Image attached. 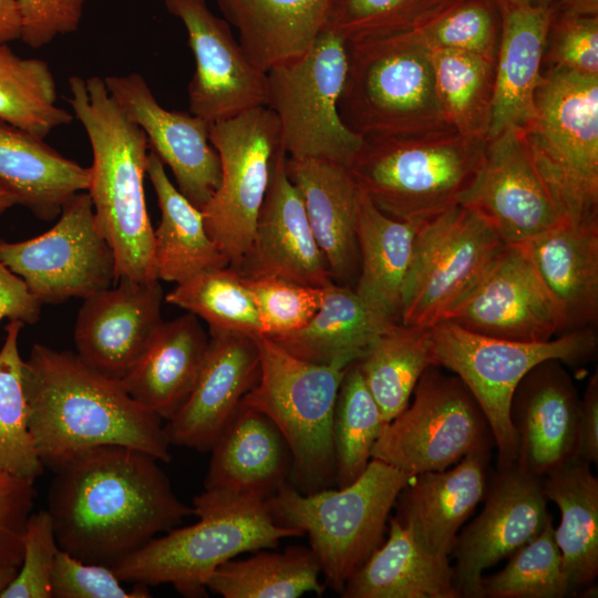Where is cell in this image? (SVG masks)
Here are the masks:
<instances>
[{"instance_id":"1","label":"cell","mask_w":598,"mask_h":598,"mask_svg":"<svg viewBox=\"0 0 598 598\" xmlns=\"http://www.w3.org/2000/svg\"><path fill=\"white\" fill-rule=\"evenodd\" d=\"M157 461L136 448L105 445L58 470L48 511L59 548L111 567L194 514Z\"/></svg>"},{"instance_id":"2","label":"cell","mask_w":598,"mask_h":598,"mask_svg":"<svg viewBox=\"0 0 598 598\" xmlns=\"http://www.w3.org/2000/svg\"><path fill=\"white\" fill-rule=\"evenodd\" d=\"M22 383L37 453L53 472L105 445L171 461L162 419L137 403L120 380L97 372L76 352L33 344L22 363Z\"/></svg>"},{"instance_id":"3","label":"cell","mask_w":598,"mask_h":598,"mask_svg":"<svg viewBox=\"0 0 598 598\" xmlns=\"http://www.w3.org/2000/svg\"><path fill=\"white\" fill-rule=\"evenodd\" d=\"M69 90L68 102L92 151L86 192L97 228L114 251L117 280H158L144 194L147 138L110 95L104 79L73 75Z\"/></svg>"},{"instance_id":"4","label":"cell","mask_w":598,"mask_h":598,"mask_svg":"<svg viewBox=\"0 0 598 598\" xmlns=\"http://www.w3.org/2000/svg\"><path fill=\"white\" fill-rule=\"evenodd\" d=\"M486 143L451 127L368 137L347 168L381 212L422 223L458 204L483 163Z\"/></svg>"},{"instance_id":"5","label":"cell","mask_w":598,"mask_h":598,"mask_svg":"<svg viewBox=\"0 0 598 598\" xmlns=\"http://www.w3.org/2000/svg\"><path fill=\"white\" fill-rule=\"evenodd\" d=\"M193 508L198 522L167 530L111 566L121 581L169 584L185 597H207L206 581L225 561L301 536L277 524L266 501L203 492L193 499Z\"/></svg>"},{"instance_id":"6","label":"cell","mask_w":598,"mask_h":598,"mask_svg":"<svg viewBox=\"0 0 598 598\" xmlns=\"http://www.w3.org/2000/svg\"><path fill=\"white\" fill-rule=\"evenodd\" d=\"M413 476L371 458L351 484L305 494L287 483L266 502L275 522L308 535L327 584L341 594L383 543L392 507Z\"/></svg>"},{"instance_id":"7","label":"cell","mask_w":598,"mask_h":598,"mask_svg":"<svg viewBox=\"0 0 598 598\" xmlns=\"http://www.w3.org/2000/svg\"><path fill=\"white\" fill-rule=\"evenodd\" d=\"M520 128L565 220L598 219V75L547 66Z\"/></svg>"},{"instance_id":"8","label":"cell","mask_w":598,"mask_h":598,"mask_svg":"<svg viewBox=\"0 0 598 598\" xmlns=\"http://www.w3.org/2000/svg\"><path fill=\"white\" fill-rule=\"evenodd\" d=\"M260 370L241 404L264 413L285 439L292 486L309 494L334 483V403L346 368L302 360L269 337L254 336Z\"/></svg>"},{"instance_id":"9","label":"cell","mask_w":598,"mask_h":598,"mask_svg":"<svg viewBox=\"0 0 598 598\" xmlns=\"http://www.w3.org/2000/svg\"><path fill=\"white\" fill-rule=\"evenodd\" d=\"M348 44L338 110L351 131L368 138L450 127L437 100L430 52L404 34Z\"/></svg>"},{"instance_id":"10","label":"cell","mask_w":598,"mask_h":598,"mask_svg":"<svg viewBox=\"0 0 598 598\" xmlns=\"http://www.w3.org/2000/svg\"><path fill=\"white\" fill-rule=\"evenodd\" d=\"M430 332L437 365L457 375L480 404L493 434L498 466L516 462L509 404L524 375L545 360L576 364L592 358L597 350L594 327L544 342L483 336L445 320L432 326Z\"/></svg>"},{"instance_id":"11","label":"cell","mask_w":598,"mask_h":598,"mask_svg":"<svg viewBox=\"0 0 598 598\" xmlns=\"http://www.w3.org/2000/svg\"><path fill=\"white\" fill-rule=\"evenodd\" d=\"M349 44L323 29L310 50L266 72L265 106L277 116L287 157L317 158L348 167L364 138L341 120Z\"/></svg>"},{"instance_id":"12","label":"cell","mask_w":598,"mask_h":598,"mask_svg":"<svg viewBox=\"0 0 598 598\" xmlns=\"http://www.w3.org/2000/svg\"><path fill=\"white\" fill-rule=\"evenodd\" d=\"M439 368L423 372L412 402L382 425L371 458L415 476L492 450L493 434L480 404L457 375Z\"/></svg>"},{"instance_id":"13","label":"cell","mask_w":598,"mask_h":598,"mask_svg":"<svg viewBox=\"0 0 598 598\" xmlns=\"http://www.w3.org/2000/svg\"><path fill=\"white\" fill-rule=\"evenodd\" d=\"M220 161L219 185L202 209L206 230L240 271L278 157L285 153L276 114L259 105L210 124Z\"/></svg>"},{"instance_id":"14","label":"cell","mask_w":598,"mask_h":598,"mask_svg":"<svg viewBox=\"0 0 598 598\" xmlns=\"http://www.w3.org/2000/svg\"><path fill=\"white\" fill-rule=\"evenodd\" d=\"M506 244L477 210L456 204L419 224L401 323L431 328L483 277Z\"/></svg>"},{"instance_id":"15","label":"cell","mask_w":598,"mask_h":598,"mask_svg":"<svg viewBox=\"0 0 598 598\" xmlns=\"http://www.w3.org/2000/svg\"><path fill=\"white\" fill-rule=\"evenodd\" d=\"M0 262L42 305L84 299L117 282L114 251L97 228L87 192L69 199L44 234L17 243L0 239Z\"/></svg>"},{"instance_id":"16","label":"cell","mask_w":598,"mask_h":598,"mask_svg":"<svg viewBox=\"0 0 598 598\" xmlns=\"http://www.w3.org/2000/svg\"><path fill=\"white\" fill-rule=\"evenodd\" d=\"M484 505L460 532L452 553L461 598H483V573L538 535L553 519L542 477L516 464L488 473Z\"/></svg>"},{"instance_id":"17","label":"cell","mask_w":598,"mask_h":598,"mask_svg":"<svg viewBox=\"0 0 598 598\" xmlns=\"http://www.w3.org/2000/svg\"><path fill=\"white\" fill-rule=\"evenodd\" d=\"M458 204L481 213L506 245H523L565 220L515 127L487 140Z\"/></svg>"},{"instance_id":"18","label":"cell","mask_w":598,"mask_h":598,"mask_svg":"<svg viewBox=\"0 0 598 598\" xmlns=\"http://www.w3.org/2000/svg\"><path fill=\"white\" fill-rule=\"evenodd\" d=\"M443 320L478 334L524 342L561 334L555 303L519 245H506Z\"/></svg>"},{"instance_id":"19","label":"cell","mask_w":598,"mask_h":598,"mask_svg":"<svg viewBox=\"0 0 598 598\" xmlns=\"http://www.w3.org/2000/svg\"><path fill=\"white\" fill-rule=\"evenodd\" d=\"M163 2L183 22L195 59L188 84L189 112L212 124L265 105L266 72L249 60L228 23L205 0Z\"/></svg>"},{"instance_id":"20","label":"cell","mask_w":598,"mask_h":598,"mask_svg":"<svg viewBox=\"0 0 598 598\" xmlns=\"http://www.w3.org/2000/svg\"><path fill=\"white\" fill-rule=\"evenodd\" d=\"M104 82L124 114L144 132L150 151L168 166L177 189L202 210L220 181L210 124L190 112L163 107L138 73L109 75Z\"/></svg>"},{"instance_id":"21","label":"cell","mask_w":598,"mask_h":598,"mask_svg":"<svg viewBox=\"0 0 598 598\" xmlns=\"http://www.w3.org/2000/svg\"><path fill=\"white\" fill-rule=\"evenodd\" d=\"M164 298L158 280L125 278L84 298L73 332L76 354L97 372L121 381L164 322Z\"/></svg>"},{"instance_id":"22","label":"cell","mask_w":598,"mask_h":598,"mask_svg":"<svg viewBox=\"0 0 598 598\" xmlns=\"http://www.w3.org/2000/svg\"><path fill=\"white\" fill-rule=\"evenodd\" d=\"M579 406L561 361L545 360L524 375L509 404L518 470L544 477L578 458Z\"/></svg>"},{"instance_id":"23","label":"cell","mask_w":598,"mask_h":598,"mask_svg":"<svg viewBox=\"0 0 598 598\" xmlns=\"http://www.w3.org/2000/svg\"><path fill=\"white\" fill-rule=\"evenodd\" d=\"M260 370L254 336L212 331L195 385L167 421L169 444L210 451L230 423Z\"/></svg>"},{"instance_id":"24","label":"cell","mask_w":598,"mask_h":598,"mask_svg":"<svg viewBox=\"0 0 598 598\" xmlns=\"http://www.w3.org/2000/svg\"><path fill=\"white\" fill-rule=\"evenodd\" d=\"M241 275H275L324 288L332 283L302 197L286 171V153L275 165Z\"/></svg>"},{"instance_id":"25","label":"cell","mask_w":598,"mask_h":598,"mask_svg":"<svg viewBox=\"0 0 598 598\" xmlns=\"http://www.w3.org/2000/svg\"><path fill=\"white\" fill-rule=\"evenodd\" d=\"M501 30L494 62V89L487 140L504 131L524 128L535 116V95L554 6L497 0Z\"/></svg>"},{"instance_id":"26","label":"cell","mask_w":598,"mask_h":598,"mask_svg":"<svg viewBox=\"0 0 598 598\" xmlns=\"http://www.w3.org/2000/svg\"><path fill=\"white\" fill-rule=\"evenodd\" d=\"M491 450L474 451L442 471L417 474L400 492L395 516L430 553L448 557L463 524L483 501Z\"/></svg>"},{"instance_id":"27","label":"cell","mask_w":598,"mask_h":598,"mask_svg":"<svg viewBox=\"0 0 598 598\" xmlns=\"http://www.w3.org/2000/svg\"><path fill=\"white\" fill-rule=\"evenodd\" d=\"M210 452L204 492L216 497L267 501L290 476L281 433L264 413L241 403Z\"/></svg>"},{"instance_id":"28","label":"cell","mask_w":598,"mask_h":598,"mask_svg":"<svg viewBox=\"0 0 598 598\" xmlns=\"http://www.w3.org/2000/svg\"><path fill=\"white\" fill-rule=\"evenodd\" d=\"M286 171L302 197L332 281L354 288L360 267L358 219L361 189L347 167L324 159L286 155Z\"/></svg>"},{"instance_id":"29","label":"cell","mask_w":598,"mask_h":598,"mask_svg":"<svg viewBox=\"0 0 598 598\" xmlns=\"http://www.w3.org/2000/svg\"><path fill=\"white\" fill-rule=\"evenodd\" d=\"M558 311L561 334L598 318V219L564 220L519 245Z\"/></svg>"},{"instance_id":"30","label":"cell","mask_w":598,"mask_h":598,"mask_svg":"<svg viewBox=\"0 0 598 598\" xmlns=\"http://www.w3.org/2000/svg\"><path fill=\"white\" fill-rule=\"evenodd\" d=\"M208 340L209 334L190 312L163 322L121 382L137 403L168 421L195 385Z\"/></svg>"},{"instance_id":"31","label":"cell","mask_w":598,"mask_h":598,"mask_svg":"<svg viewBox=\"0 0 598 598\" xmlns=\"http://www.w3.org/2000/svg\"><path fill=\"white\" fill-rule=\"evenodd\" d=\"M90 167L63 156L37 135L0 120V186L37 218L52 220L86 192Z\"/></svg>"},{"instance_id":"32","label":"cell","mask_w":598,"mask_h":598,"mask_svg":"<svg viewBox=\"0 0 598 598\" xmlns=\"http://www.w3.org/2000/svg\"><path fill=\"white\" fill-rule=\"evenodd\" d=\"M343 598H461L448 557L423 548L394 516L389 535L350 576Z\"/></svg>"},{"instance_id":"33","label":"cell","mask_w":598,"mask_h":598,"mask_svg":"<svg viewBox=\"0 0 598 598\" xmlns=\"http://www.w3.org/2000/svg\"><path fill=\"white\" fill-rule=\"evenodd\" d=\"M330 0H217L239 34L249 60L261 71L306 54L324 28Z\"/></svg>"},{"instance_id":"34","label":"cell","mask_w":598,"mask_h":598,"mask_svg":"<svg viewBox=\"0 0 598 598\" xmlns=\"http://www.w3.org/2000/svg\"><path fill=\"white\" fill-rule=\"evenodd\" d=\"M395 324L353 288L332 282L324 288L321 307L305 327L270 339L302 360L347 368Z\"/></svg>"},{"instance_id":"35","label":"cell","mask_w":598,"mask_h":598,"mask_svg":"<svg viewBox=\"0 0 598 598\" xmlns=\"http://www.w3.org/2000/svg\"><path fill=\"white\" fill-rule=\"evenodd\" d=\"M146 175L161 209V221L154 229V261L158 280L182 283L229 261L208 235L203 213L171 182L165 165L150 151Z\"/></svg>"},{"instance_id":"36","label":"cell","mask_w":598,"mask_h":598,"mask_svg":"<svg viewBox=\"0 0 598 598\" xmlns=\"http://www.w3.org/2000/svg\"><path fill=\"white\" fill-rule=\"evenodd\" d=\"M419 224L388 216L361 190L360 267L353 289L371 308L394 323H401L402 290Z\"/></svg>"},{"instance_id":"37","label":"cell","mask_w":598,"mask_h":598,"mask_svg":"<svg viewBox=\"0 0 598 598\" xmlns=\"http://www.w3.org/2000/svg\"><path fill=\"white\" fill-rule=\"evenodd\" d=\"M590 465L576 458L542 477L545 497L560 511L554 532L570 594L598 576V478Z\"/></svg>"},{"instance_id":"38","label":"cell","mask_w":598,"mask_h":598,"mask_svg":"<svg viewBox=\"0 0 598 598\" xmlns=\"http://www.w3.org/2000/svg\"><path fill=\"white\" fill-rule=\"evenodd\" d=\"M357 362L384 423L408 406L423 372L439 367L430 328L402 323L380 334Z\"/></svg>"},{"instance_id":"39","label":"cell","mask_w":598,"mask_h":598,"mask_svg":"<svg viewBox=\"0 0 598 598\" xmlns=\"http://www.w3.org/2000/svg\"><path fill=\"white\" fill-rule=\"evenodd\" d=\"M321 567L309 547L260 551L246 559H229L206 581L207 590L224 598H297L324 590Z\"/></svg>"},{"instance_id":"40","label":"cell","mask_w":598,"mask_h":598,"mask_svg":"<svg viewBox=\"0 0 598 598\" xmlns=\"http://www.w3.org/2000/svg\"><path fill=\"white\" fill-rule=\"evenodd\" d=\"M430 58L437 100L448 126L460 134L486 140L494 62L461 50H434Z\"/></svg>"},{"instance_id":"41","label":"cell","mask_w":598,"mask_h":598,"mask_svg":"<svg viewBox=\"0 0 598 598\" xmlns=\"http://www.w3.org/2000/svg\"><path fill=\"white\" fill-rule=\"evenodd\" d=\"M56 84L49 64L22 58L0 45V120L45 138L73 115L56 105Z\"/></svg>"},{"instance_id":"42","label":"cell","mask_w":598,"mask_h":598,"mask_svg":"<svg viewBox=\"0 0 598 598\" xmlns=\"http://www.w3.org/2000/svg\"><path fill=\"white\" fill-rule=\"evenodd\" d=\"M383 424L379 405L354 361L346 368L333 411L334 483L338 487L351 484L363 473Z\"/></svg>"},{"instance_id":"43","label":"cell","mask_w":598,"mask_h":598,"mask_svg":"<svg viewBox=\"0 0 598 598\" xmlns=\"http://www.w3.org/2000/svg\"><path fill=\"white\" fill-rule=\"evenodd\" d=\"M164 300L203 319L209 332L261 334L259 316L244 277L229 266L202 271L177 283Z\"/></svg>"},{"instance_id":"44","label":"cell","mask_w":598,"mask_h":598,"mask_svg":"<svg viewBox=\"0 0 598 598\" xmlns=\"http://www.w3.org/2000/svg\"><path fill=\"white\" fill-rule=\"evenodd\" d=\"M23 326L19 320L10 321L0 349V470L34 481L44 465L28 426L23 359L18 346Z\"/></svg>"},{"instance_id":"45","label":"cell","mask_w":598,"mask_h":598,"mask_svg":"<svg viewBox=\"0 0 598 598\" xmlns=\"http://www.w3.org/2000/svg\"><path fill=\"white\" fill-rule=\"evenodd\" d=\"M461 0H330L324 28L347 42L416 30Z\"/></svg>"},{"instance_id":"46","label":"cell","mask_w":598,"mask_h":598,"mask_svg":"<svg viewBox=\"0 0 598 598\" xmlns=\"http://www.w3.org/2000/svg\"><path fill=\"white\" fill-rule=\"evenodd\" d=\"M550 519L516 549L505 567L482 579L483 598H563L571 595Z\"/></svg>"},{"instance_id":"47","label":"cell","mask_w":598,"mask_h":598,"mask_svg":"<svg viewBox=\"0 0 598 598\" xmlns=\"http://www.w3.org/2000/svg\"><path fill=\"white\" fill-rule=\"evenodd\" d=\"M499 30L497 0H461L427 24L401 34L427 52L461 50L495 62Z\"/></svg>"},{"instance_id":"48","label":"cell","mask_w":598,"mask_h":598,"mask_svg":"<svg viewBox=\"0 0 598 598\" xmlns=\"http://www.w3.org/2000/svg\"><path fill=\"white\" fill-rule=\"evenodd\" d=\"M257 309L261 334L282 336L305 327L321 307L324 288L275 275H243Z\"/></svg>"},{"instance_id":"49","label":"cell","mask_w":598,"mask_h":598,"mask_svg":"<svg viewBox=\"0 0 598 598\" xmlns=\"http://www.w3.org/2000/svg\"><path fill=\"white\" fill-rule=\"evenodd\" d=\"M59 549L49 511L30 514L18 574L0 598H51V577Z\"/></svg>"},{"instance_id":"50","label":"cell","mask_w":598,"mask_h":598,"mask_svg":"<svg viewBox=\"0 0 598 598\" xmlns=\"http://www.w3.org/2000/svg\"><path fill=\"white\" fill-rule=\"evenodd\" d=\"M147 598L146 585L137 584L132 590L110 566L82 561L59 548L51 577V598Z\"/></svg>"},{"instance_id":"51","label":"cell","mask_w":598,"mask_h":598,"mask_svg":"<svg viewBox=\"0 0 598 598\" xmlns=\"http://www.w3.org/2000/svg\"><path fill=\"white\" fill-rule=\"evenodd\" d=\"M544 63L598 75V17L569 14L554 7Z\"/></svg>"},{"instance_id":"52","label":"cell","mask_w":598,"mask_h":598,"mask_svg":"<svg viewBox=\"0 0 598 598\" xmlns=\"http://www.w3.org/2000/svg\"><path fill=\"white\" fill-rule=\"evenodd\" d=\"M21 18L20 40L32 49L56 37L75 32L86 0H17Z\"/></svg>"},{"instance_id":"53","label":"cell","mask_w":598,"mask_h":598,"mask_svg":"<svg viewBox=\"0 0 598 598\" xmlns=\"http://www.w3.org/2000/svg\"><path fill=\"white\" fill-rule=\"evenodd\" d=\"M34 481L0 470V557L20 567L23 534L31 514Z\"/></svg>"},{"instance_id":"54","label":"cell","mask_w":598,"mask_h":598,"mask_svg":"<svg viewBox=\"0 0 598 598\" xmlns=\"http://www.w3.org/2000/svg\"><path fill=\"white\" fill-rule=\"evenodd\" d=\"M41 309L42 303L22 278L0 262V321L9 319L34 324L41 318Z\"/></svg>"},{"instance_id":"55","label":"cell","mask_w":598,"mask_h":598,"mask_svg":"<svg viewBox=\"0 0 598 598\" xmlns=\"http://www.w3.org/2000/svg\"><path fill=\"white\" fill-rule=\"evenodd\" d=\"M589 464L598 463V373L588 380L579 406V453Z\"/></svg>"},{"instance_id":"56","label":"cell","mask_w":598,"mask_h":598,"mask_svg":"<svg viewBox=\"0 0 598 598\" xmlns=\"http://www.w3.org/2000/svg\"><path fill=\"white\" fill-rule=\"evenodd\" d=\"M21 18L17 0H0V45L20 40Z\"/></svg>"},{"instance_id":"57","label":"cell","mask_w":598,"mask_h":598,"mask_svg":"<svg viewBox=\"0 0 598 598\" xmlns=\"http://www.w3.org/2000/svg\"><path fill=\"white\" fill-rule=\"evenodd\" d=\"M554 7L569 14L598 17V0H557Z\"/></svg>"},{"instance_id":"58","label":"cell","mask_w":598,"mask_h":598,"mask_svg":"<svg viewBox=\"0 0 598 598\" xmlns=\"http://www.w3.org/2000/svg\"><path fill=\"white\" fill-rule=\"evenodd\" d=\"M19 570V566L0 557V597L6 588L16 578Z\"/></svg>"},{"instance_id":"59","label":"cell","mask_w":598,"mask_h":598,"mask_svg":"<svg viewBox=\"0 0 598 598\" xmlns=\"http://www.w3.org/2000/svg\"><path fill=\"white\" fill-rule=\"evenodd\" d=\"M14 205H17L14 196L0 186V216Z\"/></svg>"},{"instance_id":"60","label":"cell","mask_w":598,"mask_h":598,"mask_svg":"<svg viewBox=\"0 0 598 598\" xmlns=\"http://www.w3.org/2000/svg\"><path fill=\"white\" fill-rule=\"evenodd\" d=\"M518 2H524L533 6H542V7H551L555 4L557 0H514Z\"/></svg>"}]
</instances>
